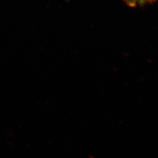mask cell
<instances>
[{
    "label": "cell",
    "instance_id": "6da1fadb",
    "mask_svg": "<svg viewBox=\"0 0 158 158\" xmlns=\"http://www.w3.org/2000/svg\"><path fill=\"white\" fill-rule=\"evenodd\" d=\"M125 2L131 6H143L147 4L152 3L156 0H124Z\"/></svg>",
    "mask_w": 158,
    "mask_h": 158
}]
</instances>
